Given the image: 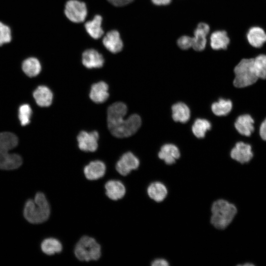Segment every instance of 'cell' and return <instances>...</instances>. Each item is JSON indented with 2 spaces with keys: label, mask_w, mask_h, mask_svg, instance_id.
Wrapping results in <instances>:
<instances>
[{
  "label": "cell",
  "mask_w": 266,
  "mask_h": 266,
  "mask_svg": "<svg viewBox=\"0 0 266 266\" xmlns=\"http://www.w3.org/2000/svg\"><path fill=\"white\" fill-rule=\"evenodd\" d=\"M127 107L122 102H116L110 105L107 110V123L111 133L118 138L127 137L134 134L141 125L139 115L133 114L128 118H124L127 113Z\"/></svg>",
  "instance_id": "6da1fadb"
},
{
  "label": "cell",
  "mask_w": 266,
  "mask_h": 266,
  "mask_svg": "<svg viewBox=\"0 0 266 266\" xmlns=\"http://www.w3.org/2000/svg\"><path fill=\"white\" fill-rule=\"evenodd\" d=\"M50 213V206L43 193H36L33 199H29L25 202L23 215L30 223L39 224L44 223L48 219Z\"/></svg>",
  "instance_id": "7a4b0ae2"
},
{
  "label": "cell",
  "mask_w": 266,
  "mask_h": 266,
  "mask_svg": "<svg viewBox=\"0 0 266 266\" xmlns=\"http://www.w3.org/2000/svg\"><path fill=\"white\" fill-rule=\"evenodd\" d=\"M18 143L16 135L10 132L0 133V169L14 170L22 164L21 157L17 154H10V150L15 148Z\"/></svg>",
  "instance_id": "3957f363"
},
{
  "label": "cell",
  "mask_w": 266,
  "mask_h": 266,
  "mask_svg": "<svg viewBox=\"0 0 266 266\" xmlns=\"http://www.w3.org/2000/svg\"><path fill=\"white\" fill-rule=\"evenodd\" d=\"M211 211L210 223L215 228L220 230L227 228L237 213L236 207L233 204L223 199L214 201Z\"/></svg>",
  "instance_id": "277c9868"
},
{
  "label": "cell",
  "mask_w": 266,
  "mask_h": 266,
  "mask_svg": "<svg viewBox=\"0 0 266 266\" xmlns=\"http://www.w3.org/2000/svg\"><path fill=\"white\" fill-rule=\"evenodd\" d=\"M74 253L80 261H97L101 255V246L94 238L84 235L76 243Z\"/></svg>",
  "instance_id": "5b68a950"
},
{
  "label": "cell",
  "mask_w": 266,
  "mask_h": 266,
  "mask_svg": "<svg viewBox=\"0 0 266 266\" xmlns=\"http://www.w3.org/2000/svg\"><path fill=\"white\" fill-rule=\"evenodd\" d=\"M254 58L243 59L235 66V77L233 85L237 88L250 86L257 81V77L253 65Z\"/></svg>",
  "instance_id": "8992f818"
},
{
  "label": "cell",
  "mask_w": 266,
  "mask_h": 266,
  "mask_svg": "<svg viewBox=\"0 0 266 266\" xmlns=\"http://www.w3.org/2000/svg\"><path fill=\"white\" fill-rule=\"evenodd\" d=\"M64 12L70 21L80 23L86 19L87 9L84 2L77 0H69L65 5Z\"/></svg>",
  "instance_id": "52a82bcc"
},
{
  "label": "cell",
  "mask_w": 266,
  "mask_h": 266,
  "mask_svg": "<svg viewBox=\"0 0 266 266\" xmlns=\"http://www.w3.org/2000/svg\"><path fill=\"white\" fill-rule=\"evenodd\" d=\"M99 134L98 132H80L77 136L79 148L85 152H95L98 147Z\"/></svg>",
  "instance_id": "ba28073f"
},
{
  "label": "cell",
  "mask_w": 266,
  "mask_h": 266,
  "mask_svg": "<svg viewBox=\"0 0 266 266\" xmlns=\"http://www.w3.org/2000/svg\"><path fill=\"white\" fill-rule=\"evenodd\" d=\"M139 166L138 159L131 152L124 153L117 161L116 169L121 175L126 176Z\"/></svg>",
  "instance_id": "9c48e42d"
},
{
  "label": "cell",
  "mask_w": 266,
  "mask_h": 266,
  "mask_svg": "<svg viewBox=\"0 0 266 266\" xmlns=\"http://www.w3.org/2000/svg\"><path fill=\"white\" fill-rule=\"evenodd\" d=\"M230 155L233 159L241 164H244L251 160L253 154L250 144L240 141L236 143L232 149Z\"/></svg>",
  "instance_id": "30bf717a"
},
{
  "label": "cell",
  "mask_w": 266,
  "mask_h": 266,
  "mask_svg": "<svg viewBox=\"0 0 266 266\" xmlns=\"http://www.w3.org/2000/svg\"><path fill=\"white\" fill-rule=\"evenodd\" d=\"M210 31L209 25L205 22L199 23L194 31V37L193 38V47L197 51H201L206 47V36Z\"/></svg>",
  "instance_id": "8fae6325"
},
{
  "label": "cell",
  "mask_w": 266,
  "mask_h": 266,
  "mask_svg": "<svg viewBox=\"0 0 266 266\" xmlns=\"http://www.w3.org/2000/svg\"><path fill=\"white\" fill-rule=\"evenodd\" d=\"M106 170V166L102 161L95 160L91 162L84 167L83 172L87 179L95 180L102 177Z\"/></svg>",
  "instance_id": "7c38bea8"
},
{
  "label": "cell",
  "mask_w": 266,
  "mask_h": 266,
  "mask_svg": "<svg viewBox=\"0 0 266 266\" xmlns=\"http://www.w3.org/2000/svg\"><path fill=\"white\" fill-rule=\"evenodd\" d=\"M105 195L112 200H118L125 195L126 189L125 185L120 181L110 180L104 185Z\"/></svg>",
  "instance_id": "4fadbf2b"
},
{
  "label": "cell",
  "mask_w": 266,
  "mask_h": 266,
  "mask_svg": "<svg viewBox=\"0 0 266 266\" xmlns=\"http://www.w3.org/2000/svg\"><path fill=\"white\" fill-rule=\"evenodd\" d=\"M104 61L101 54L95 49L86 50L82 54V62L86 68H100L103 66Z\"/></svg>",
  "instance_id": "5bb4252c"
},
{
  "label": "cell",
  "mask_w": 266,
  "mask_h": 266,
  "mask_svg": "<svg viewBox=\"0 0 266 266\" xmlns=\"http://www.w3.org/2000/svg\"><path fill=\"white\" fill-rule=\"evenodd\" d=\"M108 86L104 81H100L93 84L89 93L90 99L97 103L105 101L109 97Z\"/></svg>",
  "instance_id": "9a60e30c"
},
{
  "label": "cell",
  "mask_w": 266,
  "mask_h": 266,
  "mask_svg": "<svg viewBox=\"0 0 266 266\" xmlns=\"http://www.w3.org/2000/svg\"><path fill=\"white\" fill-rule=\"evenodd\" d=\"M102 43L104 47L112 53L119 52L123 46L120 34L116 30L108 32L103 37Z\"/></svg>",
  "instance_id": "2e32d148"
},
{
  "label": "cell",
  "mask_w": 266,
  "mask_h": 266,
  "mask_svg": "<svg viewBox=\"0 0 266 266\" xmlns=\"http://www.w3.org/2000/svg\"><path fill=\"white\" fill-rule=\"evenodd\" d=\"M230 43V37L225 30H216L210 35V45L213 50H226Z\"/></svg>",
  "instance_id": "e0dca14e"
},
{
  "label": "cell",
  "mask_w": 266,
  "mask_h": 266,
  "mask_svg": "<svg viewBox=\"0 0 266 266\" xmlns=\"http://www.w3.org/2000/svg\"><path fill=\"white\" fill-rule=\"evenodd\" d=\"M254 120L249 114H243L238 116L235 123L234 127L241 135L249 136L254 131Z\"/></svg>",
  "instance_id": "ac0fdd59"
},
{
  "label": "cell",
  "mask_w": 266,
  "mask_h": 266,
  "mask_svg": "<svg viewBox=\"0 0 266 266\" xmlns=\"http://www.w3.org/2000/svg\"><path fill=\"white\" fill-rule=\"evenodd\" d=\"M246 38L251 46L260 48L266 42V33L260 27H252L249 29Z\"/></svg>",
  "instance_id": "d6986e66"
},
{
  "label": "cell",
  "mask_w": 266,
  "mask_h": 266,
  "mask_svg": "<svg viewBox=\"0 0 266 266\" xmlns=\"http://www.w3.org/2000/svg\"><path fill=\"white\" fill-rule=\"evenodd\" d=\"M180 156V153L178 147L172 144H164L158 153L159 158L169 165L174 164Z\"/></svg>",
  "instance_id": "ffe728a7"
},
{
  "label": "cell",
  "mask_w": 266,
  "mask_h": 266,
  "mask_svg": "<svg viewBox=\"0 0 266 266\" xmlns=\"http://www.w3.org/2000/svg\"><path fill=\"white\" fill-rule=\"evenodd\" d=\"M33 97L38 105L48 107L52 103L53 95L47 87L39 86L33 92Z\"/></svg>",
  "instance_id": "44dd1931"
},
{
  "label": "cell",
  "mask_w": 266,
  "mask_h": 266,
  "mask_svg": "<svg viewBox=\"0 0 266 266\" xmlns=\"http://www.w3.org/2000/svg\"><path fill=\"white\" fill-rule=\"evenodd\" d=\"M148 196L156 202H161L165 199L167 195V190L166 186L160 182H154L147 188Z\"/></svg>",
  "instance_id": "7402d4cb"
},
{
  "label": "cell",
  "mask_w": 266,
  "mask_h": 266,
  "mask_svg": "<svg viewBox=\"0 0 266 266\" xmlns=\"http://www.w3.org/2000/svg\"><path fill=\"white\" fill-rule=\"evenodd\" d=\"M172 117L176 122L185 123L190 117V111L188 106L183 102L174 104L171 107Z\"/></svg>",
  "instance_id": "603a6c76"
},
{
  "label": "cell",
  "mask_w": 266,
  "mask_h": 266,
  "mask_svg": "<svg viewBox=\"0 0 266 266\" xmlns=\"http://www.w3.org/2000/svg\"><path fill=\"white\" fill-rule=\"evenodd\" d=\"M102 20V17L99 15H97L92 20L87 22L85 24L87 32L94 39L100 38L103 34L101 27Z\"/></svg>",
  "instance_id": "cb8c5ba5"
},
{
  "label": "cell",
  "mask_w": 266,
  "mask_h": 266,
  "mask_svg": "<svg viewBox=\"0 0 266 266\" xmlns=\"http://www.w3.org/2000/svg\"><path fill=\"white\" fill-rule=\"evenodd\" d=\"M40 248L43 253L51 256L61 252L63 250V245L58 239L49 237L44 239L41 242Z\"/></svg>",
  "instance_id": "d4e9b609"
},
{
  "label": "cell",
  "mask_w": 266,
  "mask_h": 266,
  "mask_svg": "<svg viewBox=\"0 0 266 266\" xmlns=\"http://www.w3.org/2000/svg\"><path fill=\"white\" fill-rule=\"evenodd\" d=\"M22 67L24 72L31 77L37 76L41 69L39 61L33 57L28 58L24 61Z\"/></svg>",
  "instance_id": "484cf974"
},
{
  "label": "cell",
  "mask_w": 266,
  "mask_h": 266,
  "mask_svg": "<svg viewBox=\"0 0 266 266\" xmlns=\"http://www.w3.org/2000/svg\"><path fill=\"white\" fill-rule=\"evenodd\" d=\"M232 107L233 103L231 100L220 99L218 101L212 103L211 110L217 116H226L231 112Z\"/></svg>",
  "instance_id": "4316f807"
},
{
  "label": "cell",
  "mask_w": 266,
  "mask_h": 266,
  "mask_svg": "<svg viewBox=\"0 0 266 266\" xmlns=\"http://www.w3.org/2000/svg\"><path fill=\"white\" fill-rule=\"evenodd\" d=\"M210 123L204 119H197L194 122L192 130L194 134L199 138L205 136L206 132L211 129Z\"/></svg>",
  "instance_id": "83f0119b"
},
{
  "label": "cell",
  "mask_w": 266,
  "mask_h": 266,
  "mask_svg": "<svg viewBox=\"0 0 266 266\" xmlns=\"http://www.w3.org/2000/svg\"><path fill=\"white\" fill-rule=\"evenodd\" d=\"M253 65L258 78L266 79V55L260 54L254 58Z\"/></svg>",
  "instance_id": "f1b7e54d"
},
{
  "label": "cell",
  "mask_w": 266,
  "mask_h": 266,
  "mask_svg": "<svg viewBox=\"0 0 266 266\" xmlns=\"http://www.w3.org/2000/svg\"><path fill=\"white\" fill-rule=\"evenodd\" d=\"M32 113V109L29 104H24L20 106L18 116L22 126L29 124Z\"/></svg>",
  "instance_id": "f546056e"
},
{
  "label": "cell",
  "mask_w": 266,
  "mask_h": 266,
  "mask_svg": "<svg viewBox=\"0 0 266 266\" xmlns=\"http://www.w3.org/2000/svg\"><path fill=\"white\" fill-rule=\"evenodd\" d=\"M11 40V32L10 28L0 22V46Z\"/></svg>",
  "instance_id": "4dcf8cb0"
},
{
  "label": "cell",
  "mask_w": 266,
  "mask_h": 266,
  "mask_svg": "<svg viewBox=\"0 0 266 266\" xmlns=\"http://www.w3.org/2000/svg\"><path fill=\"white\" fill-rule=\"evenodd\" d=\"M193 38L184 35L179 37L177 40V46L182 50H188L193 45Z\"/></svg>",
  "instance_id": "1f68e13d"
},
{
  "label": "cell",
  "mask_w": 266,
  "mask_h": 266,
  "mask_svg": "<svg viewBox=\"0 0 266 266\" xmlns=\"http://www.w3.org/2000/svg\"><path fill=\"white\" fill-rule=\"evenodd\" d=\"M112 4L116 6H122L129 4L133 0H107Z\"/></svg>",
  "instance_id": "d6a6232c"
},
{
  "label": "cell",
  "mask_w": 266,
  "mask_h": 266,
  "mask_svg": "<svg viewBox=\"0 0 266 266\" xmlns=\"http://www.w3.org/2000/svg\"><path fill=\"white\" fill-rule=\"evenodd\" d=\"M259 133L261 137L264 140L266 141V118L261 123Z\"/></svg>",
  "instance_id": "836d02e7"
},
{
  "label": "cell",
  "mask_w": 266,
  "mask_h": 266,
  "mask_svg": "<svg viewBox=\"0 0 266 266\" xmlns=\"http://www.w3.org/2000/svg\"><path fill=\"white\" fill-rule=\"evenodd\" d=\"M151 266H169V263L165 259H156L152 262Z\"/></svg>",
  "instance_id": "e575fe53"
},
{
  "label": "cell",
  "mask_w": 266,
  "mask_h": 266,
  "mask_svg": "<svg viewBox=\"0 0 266 266\" xmlns=\"http://www.w3.org/2000/svg\"><path fill=\"white\" fill-rule=\"evenodd\" d=\"M151 1L156 6H166L171 3L172 0H151Z\"/></svg>",
  "instance_id": "d590c367"
}]
</instances>
